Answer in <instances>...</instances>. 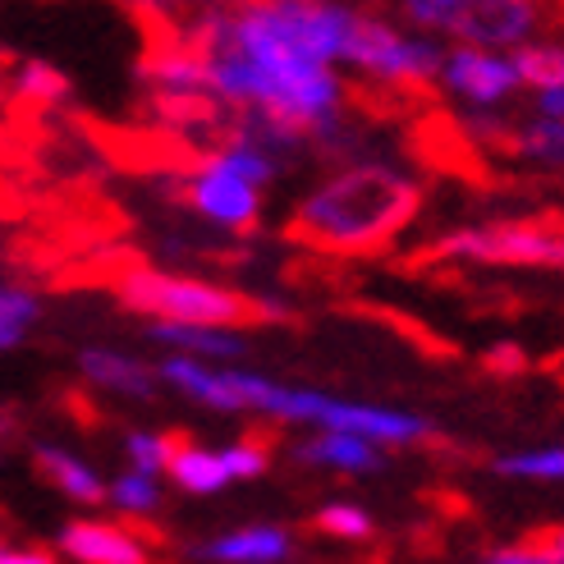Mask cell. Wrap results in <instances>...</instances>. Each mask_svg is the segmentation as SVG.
<instances>
[{
  "label": "cell",
  "mask_w": 564,
  "mask_h": 564,
  "mask_svg": "<svg viewBox=\"0 0 564 564\" xmlns=\"http://www.w3.org/2000/svg\"><path fill=\"white\" fill-rule=\"evenodd\" d=\"M280 171V161L258 148L252 138H230L225 148L207 152L197 161V171L184 180V203L212 220V225H225L235 235H248L252 225L262 220V184H271Z\"/></svg>",
  "instance_id": "cell-5"
},
{
  "label": "cell",
  "mask_w": 564,
  "mask_h": 564,
  "mask_svg": "<svg viewBox=\"0 0 564 564\" xmlns=\"http://www.w3.org/2000/svg\"><path fill=\"white\" fill-rule=\"evenodd\" d=\"M37 317H42V303H37V294H28V290L6 285V280H0V322L33 326Z\"/></svg>",
  "instance_id": "cell-24"
},
{
  "label": "cell",
  "mask_w": 564,
  "mask_h": 564,
  "mask_svg": "<svg viewBox=\"0 0 564 564\" xmlns=\"http://www.w3.org/2000/svg\"><path fill=\"white\" fill-rule=\"evenodd\" d=\"M14 97L33 101V106H51V101L69 97V78L46 61H28V65L14 69Z\"/></svg>",
  "instance_id": "cell-20"
},
{
  "label": "cell",
  "mask_w": 564,
  "mask_h": 564,
  "mask_svg": "<svg viewBox=\"0 0 564 564\" xmlns=\"http://www.w3.org/2000/svg\"><path fill=\"white\" fill-rule=\"evenodd\" d=\"M78 372L110 394H129V400H152L161 381V368H148L143 358L116 354V349H83Z\"/></svg>",
  "instance_id": "cell-12"
},
{
  "label": "cell",
  "mask_w": 564,
  "mask_h": 564,
  "mask_svg": "<svg viewBox=\"0 0 564 564\" xmlns=\"http://www.w3.org/2000/svg\"><path fill=\"white\" fill-rule=\"evenodd\" d=\"M317 528L330 532V538H340V542H362V538H372V514L358 510V505L335 500L317 514Z\"/></svg>",
  "instance_id": "cell-22"
},
{
  "label": "cell",
  "mask_w": 564,
  "mask_h": 564,
  "mask_svg": "<svg viewBox=\"0 0 564 564\" xmlns=\"http://www.w3.org/2000/svg\"><path fill=\"white\" fill-rule=\"evenodd\" d=\"M290 551H294V538L275 523H248L239 532H225V538L193 546V555L207 564H280L290 560Z\"/></svg>",
  "instance_id": "cell-11"
},
{
  "label": "cell",
  "mask_w": 564,
  "mask_h": 564,
  "mask_svg": "<svg viewBox=\"0 0 564 564\" xmlns=\"http://www.w3.org/2000/svg\"><path fill=\"white\" fill-rule=\"evenodd\" d=\"M23 330H28V326H14V322H0V354H10V349H19V345H23Z\"/></svg>",
  "instance_id": "cell-31"
},
{
  "label": "cell",
  "mask_w": 564,
  "mask_h": 564,
  "mask_svg": "<svg viewBox=\"0 0 564 564\" xmlns=\"http://www.w3.org/2000/svg\"><path fill=\"white\" fill-rule=\"evenodd\" d=\"M175 441L180 436H156V432H133L129 441H124V449H129V464L138 468V473H161L165 464H171V455H175Z\"/></svg>",
  "instance_id": "cell-23"
},
{
  "label": "cell",
  "mask_w": 564,
  "mask_h": 564,
  "mask_svg": "<svg viewBox=\"0 0 564 564\" xmlns=\"http://www.w3.org/2000/svg\"><path fill=\"white\" fill-rule=\"evenodd\" d=\"M538 116H555V120H564V88H546V93H538Z\"/></svg>",
  "instance_id": "cell-30"
},
{
  "label": "cell",
  "mask_w": 564,
  "mask_h": 564,
  "mask_svg": "<svg viewBox=\"0 0 564 564\" xmlns=\"http://www.w3.org/2000/svg\"><path fill=\"white\" fill-rule=\"evenodd\" d=\"M225 464H230L235 477H258L271 464V449L267 441H235V445H225Z\"/></svg>",
  "instance_id": "cell-25"
},
{
  "label": "cell",
  "mask_w": 564,
  "mask_h": 564,
  "mask_svg": "<svg viewBox=\"0 0 564 564\" xmlns=\"http://www.w3.org/2000/svg\"><path fill=\"white\" fill-rule=\"evenodd\" d=\"M422 207V188L386 161H354L326 175L290 216V239L330 258H358L400 239Z\"/></svg>",
  "instance_id": "cell-3"
},
{
  "label": "cell",
  "mask_w": 564,
  "mask_h": 564,
  "mask_svg": "<svg viewBox=\"0 0 564 564\" xmlns=\"http://www.w3.org/2000/svg\"><path fill=\"white\" fill-rule=\"evenodd\" d=\"M441 83L459 101L487 110V106H500L510 93H519V69H514V55L505 51H491V46H455L445 55V69H441Z\"/></svg>",
  "instance_id": "cell-9"
},
{
  "label": "cell",
  "mask_w": 564,
  "mask_h": 564,
  "mask_svg": "<svg viewBox=\"0 0 564 564\" xmlns=\"http://www.w3.org/2000/svg\"><path fill=\"white\" fill-rule=\"evenodd\" d=\"M538 546H546L555 560H564V528H551V532H542V538H538Z\"/></svg>",
  "instance_id": "cell-32"
},
{
  "label": "cell",
  "mask_w": 564,
  "mask_h": 564,
  "mask_svg": "<svg viewBox=\"0 0 564 564\" xmlns=\"http://www.w3.org/2000/svg\"><path fill=\"white\" fill-rule=\"evenodd\" d=\"M514 69H519V83L532 88V93L564 88V42L532 37V42L514 46Z\"/></svg>",
  "instance_id": "cell-17"
},
{
  "label": "cell",
  "mask_w": 564,
  "mask_h": 564,
  "mask_svg": "<svg viewBox=\"0 0 564 564\" xmlns=\"http://www.w3.org/2000/svg\"><path fill=\"white\" fill-rule=\"evenodd\" d=\"M551 6H555V19H560V28H564V0H551Z\"/></svg>",
  "instance_id": "cell-33"
},
{
  "label": "cell",
  "mask_w": 564,
  "mask_h": 564,
  "mask_svg": "<svg viewBox=\"0 0 564 564\" xmlns=\"http://www.w3.org/2000/svg\"><path fill=\"white\" fill-rule=\"evenodd\" d=\"M299 455L307 464H322V468H335V473H372L381 464L377 441L358 436V432H322V436L307 441Z\"/></svg>",
  "instance_id": "cell-15"
},
{
  "label": "cell",
  "mask_w": 564,
  "mask_h": 564,
  "mask_svg": "<svg viewBox=\"0 0 564 564\" xmlns=\"http://www.w3.org/2000/svg\"><path fill=\"white\" fill-rule=\"evenodd\" d=\"M345 65L358 78L381 83V88L422 93V88H432V83H441L445 51L436 37L417 33V28H400L381 14L358 10L349 46H345Z\"/></svg>",
  "instance_id": "cell-7"
},
{
  "label": "cell",
  "mask_w": 564,
  "mask_h": 564,
  "mask_svg": "<svg viewBox=\"0 0 564 564\" xmlns=\"http://www.w3.org/2000/svg\"><path fill=\"white\" fill-rule=\"evenodd\" d=\"M161 381H171L184 390L188 400L220 409V413H243L258 409L280 422H313L322 432H358L377 445H413L432 436V422L404 413V409H381V404H358L340 400V394H322V390H294L267 381L258 372H239V368H212L207 358L175 354L161 362Z\"/></svg>",
  "instance_id": "cell-2"
},
{
  "label": "cell",
  "mask_w": 564,
  "mask_h": 564,
  "mask_svg": "<svg viewBox=\"0 0 564 564\" xmlns=\"http://www.w3.org/2000/svg\"><path fill=\"white\" fill-rule=\"evenodd\" d=\"M33 459H37V468H42L46 482H51L55 491H65L69 500L93 505V500L106 496V482L97 477V468H93V464H83L78 455H69V449H61V445H37V449H33Z\"/></svg>",
  "instance_id": "cell-16"
},
{
  "label": "cell",
  "mask_w": 564,
  "mask_h": 564,
  "mask_svg": "<svg viewBox=\"0 0 564 564\" xmlns=\"http://www.w3.org/2000/svg\"><path fill=\"white\" fill-rule=\"evenodd\" d=\"M61 551L78 564H152V551L138 532H129L120 523H106V519L65 523Z\"/></svg>",
  "instance_id": "cell-10"
},
{
  "label": "cell",
  "mask_w": 564,
  "mask_h": 564,
  "mask_svg": "<svg viewBox=\"0 0 564 564\" xmlns=\"http://www.w3.org/2000/svg\"><path fill=\"white\" fill-rule=\"evenodd\" d=\"M514 152L523 161H538V165H564V120L555 116H538L528 120L523 129H514Z\"/></svg>",
  "instance_id": "cell-18"
},
{
  "label": "cell",
  "mask_w": 564,
  "mask_h": 564,
  "mask_svg": "<svg viewBox=\"0 0 564 564\" xmlns=\"http://www.w3.org/2000/svg\"><path fill=\"white\" fill-rule=\"evenodd\" d=\"M427 258L468 262V267H542L564 271V220L560 216H523L468 225L432 243Z\"/></svg>",
  "instance_id": "cell-8"
},
{
  "label": "cell",
  "mask_w": 564,
  "mask_h": 564,
  "mask_svg": "<svg viewBox=\"0 0 564 564\" xmlns=\"http://www.w3.org/2000/svg\"><path fill=\"white\" fill-rule=\"evenodd\" d=\"M116 299L129 313H143L152 322H184V326H262L280 322L285 307L258 303L239 290L212 285V280H193V275H171L156 267H124L116 275Z\"/></svg>",
  "instance_id": "cell-4"
},
{
  "label": "cell",
  "mask_w": 564,
  "mask_h": 564,
  "mask_svg": "<svg viewBox=\"0 0 564 564\" xmlns=\"http://www.w3.org/2000/svg\"><path fill=\"white\" fill-rule=\"evenodd\" d=\"M500 477H528V482H564V445H542V449H519V455L496 459Z\"/></svg>",
  "instance_id": "cell-19"
},
{
  "label": "cell",
  "mask_w": 564,
  "mask_h": 564,
  "mask_svg": "<svg viewBox=\"0 0 564 564\" xmlns=\"http://www.w3.org/2000/svg\"><path fill=\"white\" fill-rule=\"evenodd\" d=\"M165 473L175 477V487H184L193 496H212L225 482H235L230 464H225V449H203L193 441H175V455L165 464Z\"/></svg>",
  "instance_id": "cell-14"
},
{
  "label": "cell",
  "mask_w": 564,
  "mask_h": 564,
  "mask_svg": "<svg viewBox=\"0 0 564 564\" xmlns=\"http://www.w3.org/2000/svg\"><path fill=\"white\" fill-rule=\"evenodd\" d=\"M523 368H528V354L519 345H496L487 354V372H496V377H519Z\"/></svg>",
  "instance_id": "cell-27"
},
{
  "label": "cell",
  "mask_w": 564,
  "mask_h": 564,
  "mask_svg": "<svg viewBox=\"0 0 564 564\" xmlns=\"http://www.w3.org/2000/svg\"><path fill=\"white\" fill-rule=\"evenodd\" d=\"M409 28L455 46H523L555 14L551 0H390Z\"/></svg>",
  "instance_id": "cell-6"
},
{
  "label": "cell",
  "mask_w": 564,
  "mask_h": 564,
  "mask_svg": "<svg viewBox=\"0 0 564 564\" xmlns=\"http://www.w3.org/2000/svg\"><path fill=\"white\" fill-rule=\"evenodd\" d=\"M0 564H55L46 551H19V546H0Z\"/></svg>",
  "instance_id": "cell-29"
},
{
  "label": "cell",
  "mask_w": 564,
  "mask_h": 564,
  "mask_svg": "<svg viewBox=\"0 0 564 564\" xmlns=\"http://www.w3.org/2000/svg\"><path fill=\"white\" fill-rule=\"evenodd\" d=\"M362 6L354 0H225L180 23L207 65V88L239 116H262L307 143L345 148V88L335 65Z\"/></svg>",
  "instance_id": "cell-1"
},
{
  "label": "cell",
  "mask_w": 564,
  "mask_h": 564,
  "mask_svg": "<svg viewBox=\"0 0 564 564\" xmlns=\"http://www.w3.org/2000/svg\"><path fill=\"white\" fill-rule=\"evenodd\" d=\"M487 564H564V560H555L546 546L532 542V546H514V551H496Z\"/></svg>",
  "instance_id": "cell-28"
},
{
  "label": "cell",
  "mask_w": 564,
  "mask_h": 564,
  "mask_svg": "<svg viewBox=\"0 0 564 564\" xmlns=\"http://www.w3.org/2000/svg\"><path fill=\"white\" fill-rule=\"evenodd\" d=\"M106 496L116 500V510H120V514H133V519L152 514L156 505H161V487H156V477H152V473H138V468L120 473L116 482H110V491H106Z\"/></svg>",
  "instance_id": "cell-21"
},
{
  "label": "cell",
  "mask_w": 564,
  "mask_h": 564,
  "mask_svg": "<svg viewBox=\"0 0 564 564\" xmlns=\"http://www.w3.org/2000/svg\"><path fill=\"white\" fill-rule=\"evenodd\" d=\"M152 340L171 345L180 354L207 358V362H230L243 354V340L230 326H184V322H152Z\"/></svg>",
  "instance_id": "cell-13"
},
{
  "label": "cell",
  "mask_w": 564,
  "mask_h": 564,
  "mask_svg": "<svg viewBox=\"0 0 564 564\" xmlns=\"http://www.w3.org/2000/svg\"><path fill=\"white\" fill-rule=\"evenodd\" d=\"M129 6L148 19H175V14L197 10V6H225V0H129Z\"/></svg>",
  "instance_id": "cell-26"
}]
</instances>
